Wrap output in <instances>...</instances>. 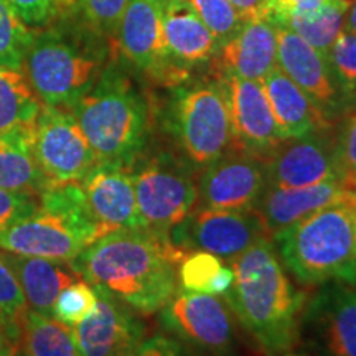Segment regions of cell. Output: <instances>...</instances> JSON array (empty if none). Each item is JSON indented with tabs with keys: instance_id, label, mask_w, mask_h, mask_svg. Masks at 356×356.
Listing matches in <instances>:
<instances>
[{
	"instance_id": "277c9868",
	"label": "cell",
	"mask_w": 356,
	"mask_h": 356,
	"mask_svg": "<svg viewBox=\"0 0 356 356\" xmlns=\"http://www.w3.org/2000/svg\"><path fill=\"white\" fill-rule=\"evenodd\" d=\"M282 264L305 286H356V238L348 202L312 213L273 234Z\"/></svg>"
},
{
	"instance_id": "2e32d148",
	"label": "cell",
	"mask_w": 356,
	"mask_h": 356,
	"mask_svg": "<svg viewBox=\"0 0 356 356\" xmlns=\"http://www.w3.org/2000/svg\"><path fill=\"white\" fill-rule=\"evenodd\" d=\"M266 188L264 162L239 150H229L204 167L198 180L203 207L218 210H254Z\"/></svg>"
},
{
	"instance_id": "5b68a950",
	"label": "cell",
	"mask_w": 356,
	"mask_h": 356,
	"mask_svg": "<svg viewBox=\"0 0 356 356\" xmlns=\"http://www.w3.org/2000/svg\"><path fill=\"white\" fill-rule=\"evenodd\" d=\"M102 238L81 184L55 185L40 195L32 216L0 229V249L22 256L73 261Z\"/></svg>"
},
{
	"instance_id": "8d00e7d4",
	"label": "cell",
	"mask_w": 356,
	"mask_h": 356,
	"mask_svg": "<svg viewBox=\"0 0 356 356\" xmlns=\"http://www.w3.org/2000/svg\"><path fill=\"white\" fill-rule=\"evenodd\" d=\"M38 208V195L0 188V229L32 216Z\"/></svg>"
},
{
	"instance_id": "603a6c76",
	"label": "cell",
	"mask_w": 356,
	"mask_h": 356,
	"mask_svg": "<svg viewBox=\"0 0 356 356\" xmlns=\"http://www.w3.org/2000/svg\"><path fill=\"white\" fill-rule=\"evenodd\" d=\"M0 257L15 275L29 309L43 315H51L53 305L63 289L83 279L71 261L22 256L2 249Z\"/></svg>"
},
{
	"instance_id": "ac0fdd59",
	"label": "cell",
	"mask_w": 356,
	"mask_h": 356,
	"mask_svg": "<svg viewBox=\"0 0 356 356\" xmlns=\"http://www.w3.org/2000/svg\"><path fill=\"white\" fill-rule=\"evenodd\" d=\"M95 310L73 332L83 356H126L139 348L144 327L136 312L101 287Z\"/></svg>"
},
{
	"instance_id": "e0dca14e",
	"label": "cell",
	"mask_w": 356,
	"mask_h": 356,
	"mask_svg": "<svg viewBox=\"0 0 356 356\" xmlns=\"http://www.w3.org/2000/svg\"><path fill=\"white\" fill-rule=\"evenodd\" d=\"M277 29V68L292 79L322 113L337 122L345 108L343 96L333 76L328 58L310 47L286 25Z\"/></svg>"
},
{
	"instance_id": "7bdbcfd3",
	"label": "cell",
	"mask_w": 356,
	"mask_h": 356,
	"mask_svg": "<svg viewBox=\"0 0 356 356\" xmlns=\"http://www.w3.org/2000/svg\"><path fill=\"white\" fill-rule=\"evenodd\" d=\"M19 333L0 322V356H15Z\"/></svg>"
},
{
	"instance_id": "7dc6e473",
	"label": "cell",
	"mask_w": 356,
	"mask_h": 356,
	"mask_svg": "<svg viewBox=\"0 0 356 356\" xmlns=\"http://www.w3.org/2000/svg\"><path fill=\"white\" fill-rule=\"evenodd\" d=\"M126 356H139V348H137L136 351H131V353L126 355Z\"/></svg>"
},
{
	"instance_id": "7402d4cb",
	"label": "cell",
	"mask_w": 356,
	"mask_h": 356,
	"mask_svg": "<svg viewBox=\"0 0 356 356\" xmlns=\"http://www.w3.org/2000/svg\"><path fill=\"white\" fill-rule=\"evenodd\" d=\"M353 190L346 188L343 181L330 180L312 186L299 188H273L267 186L262 193L254 213L270 238L277 231L300 221L312 213L332 207L337 203L348 202Z\"/></svg>"
},
{
	"instance_id": "7c38bea8",
	"label": "cell",
	"mask_w": 356,
	"mask_h": 356,
	"mask_svg": "<svg viewBox=\"0 0 356 356\" xmlns=\"http://www.w3.org/2000/svg\"><path fill=\"white\" fill-rule=\"evenodd\" d=\"M218 83L228 104L233 149L266 162L286 137L275 122L262 84L234 74H220Z\"/></svg>"
},
{
	"instance_id": "ffe728a7",
	"label": "cell",
	"mask_w": 356,
	"mask_h": 356,
	"mask_svg": "<svg viewBox=\"0 0 356 356\" xmlns=\"http://www.w3.org/2000/svg\"><path fill=\"white\" fill-rule=\"evenodd\" d=\"M220 74L262 81L277 66V29L267 17L244 20L228 42L220 44L216 55Z\"/></svg>"
},
{
	"instance_id": "8fae6325",
	"label": "cell",
	"mask_w": 356,
	"mask_h": 356,
	"mask_svg": "<svg viewBox=\"0 0 356 356\" xmlns=\"http://www.w3.org/2000/svg\"><path fill=\"white\" fill-rule=\"evenodd\" d=\"M269 238L264 226L251 211L200 208L172 229L170 239L178 248L200 249L218 257L234 259L261 239Z\"/></svg>"
},
{
	"instance_id": "6da1fadb",
	"label": "cell",
	"mask_w": 356,
	"mask_h": 356,
	"mask_svg": "<svg viewBox=\"0 0 356 356\" xmlns=\"http://www.w3.org/2000/svg\"><path fill=\"white\" fill-rule=\"evenodd\" d=\"M185 249L149 229H119L89 244L73 266L91 286L101 287L142 315L162 310L178 289Z\"/></svg>"
},
{
	"instance_id": "f1b7e54d",
	"label": "cell",
	"mask_w": 356,
	"mask_h": 356,
	"mask_svg": "<svg viewBox=\"0 0 356 356\" xmlns=\"http://www.w3.org/2000/svg\"><path fill=\"white\" fill-rule=\"evenodd\" d=\"M348 6V3H346ZM346 6L325 7L309 15L291 17L280 25H286L292 32H296L302 40H305L310 47L328 58V51L335 43L338 35L345 29ZM275 24V22H274Z\"/></svg>"
},
{
	"instance_id": "7a4b0ae2",
	"label": "cell",
	"mask_w": 356,
	"mask_h": 356,
	"mask_svg": "<svg viewBox=\"0 0 356 356\" xmlns=\"http://www.w3.org/2000/svg\"><path fill=\"white\" fill-rule=\"evenodd\" d=\"M231 267L234 282L225 297L236 317L269 355L291 351L299 343L305 299L293 289L273 239H261Z\"/></svg>"
},
{
	"instance_id": "8992f818",
	"label": "cell",
	"mask_w": 356,
	"mask_h": 356,
	"mask_svg": "<svg viewBox=\"0 0 356 356\" xmlns=\"http://www.w3.org/2000/svg\"><path fill=\"white\" fill-rule=\"evenodd\" d=\"M22 68L44 106L70 111L104 71V55L60 32L35 33Z\"/></svg>"
},
{
	"instance_id": "74e56055",
	"label": "cell",
	"mask_w": 356,
	"mask_h": 356,
	"mask_svg": "<svg viewBox=\"0 0 356 356\" xmlns=\"http://www.w3.org/2000/svg\"><path fill=\"white\" fill-rule=\"evenodd\" d=\"M346 3V0H267V19L279 24L291 17L309 15L325 7Z\"/></svg>"
},
{
	"instance_id": "d6986e66",
	"label": "cell",
	"mask_w": 356,
	"mask_h": 356,
	"mask_svg": "<svg viewBox=\"0 0 356 356\" xmlns=\"http://www.w3.org/2000/svg\"><path fill=\"white\" fill-rule=\"evenodd\" d=\"M81 188L102 236L142 228L132 170L97 165L81 181Z\"/></svg>"
},
{
	"instance_id": "c3c4849f",
	"label": "cell",
	"mask_w": 356,
	"mask_h": 356,
	"mask_svg": "<svg viewBox=\"0 0 356 356\" xmlns=\"http://www.w3.org/2000/svg\"><path fill=\"white\" fill-rule=\"evenodd\" d=\"M15 356H17V355H15Z\"/></svg>"
},
{
	"instance_id": "ba28073f",
	"label": "cell",
	"mask_w": 356,
	"mask_h": 356,
	"mask_svg": "<svg viewBox=\"0 0 356 356\" xmlns=\"http://www.w3.org/2000/svg\"><path fill=\"white\" fill-rule=\"evenodd\" d=\"M142 229L168 236L197 210L198 185L190 168L170 155H159L132 168Z\"/></svg>"
},
{
	"instance_id": "b9f144b4",
	"label": "cell",
	"mask_w": 356,
	"mask_h": 356,
	"mask_svg": "<svg viewBox=\"0 0 356 356\" xmlns=\"http://www.w3.org/2000/svg\"><path fill=\"white\" fill-rule=\"evenodd\" d=\"M233 282H234L233 267L222 264L221 270L218 273L216 277L213 279L211 286H210V289H208V293H210V296H216V297L226 296V293L229 292L231 286H233Z\"/></svg>"
},
{
	"instance_id": "836d02e7",
	"label": "cell",
	"mask_w": 356,
	"mask_h": 356,
	"mask_svg": "<svg viewBox=\"0 0 356 356\" xmlns=\"http://www.w3.org/2000/svg\"><path fill=\"white\" fill-rule=\"evenodd\" d=\"M222 262L220 257L211 252L195 249L193 252H186L178 266V282L181 291L208 293L213 279L221 270Z\"/></svg>"
},
{
	"instance_id": "44dd1931",
	"label": "cell",
	"mask_w": 356,
	"mask_h": 356,
	"mask_svg": "<svg viewBox=\"0 0 356 356\" xmlns=\"http://www.w3.org/2000/svg\"><path fill=\"white\" fill-rule=\"evenodd\" d=\"M162 37L168 60L186 79L191 70L211 61L220 48L188 0H162Z\"/></svg>"
},
{
	"instance_id": "cb8c5ba5",
	"label": "cell",
	"mask_w": 356,
	"mask_h": 356,
	"mask_svg": "<svg viewBox=\"0 0 356 356\" xmlns=\"http://www.w3.org/2000/svg\"><path fill=\"white\" fill-rule=\"evenodd\" d=\"M275 122L286 139H297L315 131L333 129L322 109L305 95L277 66L261 81Z\"/></svg>"
},
{
	"instance_id": "1f68e13d",
	"label": "cell",
	"mask_w": 356,
	"mask_h": 356,
	"mask_svg": "<svg viewBox=\"0 0 356 356\" xmlns=\"http://www.w3.org/2000/svg\"><path fill=\"white\" fill-rule=\"evenodd\" d=\"M328 63L343 96L345 106L356 99V35L341 30L328 51Z\"/></svg>"
},
{
	"instance_id": "30bf717a",
	"label": "cell",
	"mask_w": 356,
	"mask_h": 356,
	"mask_svg": "<svg viewBox=\"0 0 356 356\" xmlns=\"http://www.w3.org/2000/svg\"><path fill=\"white\" fill-rule=\"evenodd\" d=\"M302 338L318 356H356V286H320L302 309Z\"/></svg>"
},
{
	"instance_id": "52a82bcc",
	"label": "cell",
	"mask_w": 356,
	"mask_h": 356,
	"mask_svg": "<svg viewBox=\"0 0 356 356\" xmlns=\"http://www.w3.org/2000/svg\"><path fill=\"white\" fill-rule=\"evenodd\" d=\"M172 126L181 152L195 168L211 165L233 147V132L220 83H197L177 91Z\"/></svg>"
},
{
	"instance_id": "d590c367",
	"label": "cell",
	"mask_w": 356,
	"mask_h": 356,
	"mask_svg": "<svg viewBox=\"0 0 356 356\" xmlns=\"http://www.w3.org/2000/svg\"><path fill=\"white\" fill-rule=\"evenodd\" d=\"M29 310L25 296L15 275L0 257V322L19 333V322Z\"/></svg>"
},
{
	"instance_id": "ab89813d",
	"label": "cell",
	"mask_w": 356,
	"mask_h": 356,
	"mask_svg": "<svg viewBox=\"0 0 356 356\" xmlns=\"http://www.w3.org/2000/svg\"><path fill=\"white\" fill-rule=\"evenodd\" d=\"M139 356H186L185 351L170 338L157 335L142 341Z\"/></svg>"
},
{
	"instance_id": "5bb4252c",
	"label": "cell",
	"mask_w": 356,
	"mask_h": 356,
	"mask_svg": "<svg viewBox=\"0 0 356 356\" xmlns=\"http://www.w3.org/2000/svg\"><path fill=\"white\" fill-rule=\"evenodd\" d=\"M333 129L284 140L264 162L267 186L299 188L340 180Z\"/></svg>"
},
{
	"instance_id": "d4e9b609",
	"label": "cell",
	"mask_w": 356,
	"mask_h": 356,
	"mask_svg": "<svg viewBox=\"0 0 356 356\" xmlns=\"http://www.w3.org/2000/svg\"><path fill=\"white\" fill-rule=\"evenodd\" d=\"M33 132L35 127L0 136V188L38 197L50 188L35 159Z\"/></svg>"
},
{
	"instance_id": "4dcf8cb0",
	"label": "cell",
	"mask_w": 356,
	"mask_h": 356,
	"mask_svg": "<svg viewBox=\"0 0 356 356\" xmlns=\"http://www.w3.org/2000/svg\"><path fill=\"white\" fill-rule=\"evenodd\" d=\"M333 140L340 180L346 188L356 191V99L348 102L338 115Z\"/></svg>"
},
{
	"instance_id": "bcb514c9",
	"label": "cell",
	"mask_w": 356,
	"mask_h": 356,
	"mask_svg": "<svg viewBox=\"0 0 356 356\" xmlns=\"http://www.w3.org/2000/svg\"><path fill=\"white\" fill-rule=\"evenodd\" d=\"M279 356H310L305 353H297V351H286V353H280Z\"/></svg>"
},
{
	"instance_id": "e575fe53",
	"label": "cell",
	"mask_w": 356,
	"mask_h": 356,
	"mask_svg": "<svg viewBox=\"0 0 356 356\" xmlns=\"http://www.w3.org/2000/svg\"><path fill=\"white\" fill-rule=\"evenodd\" d=\"M203 24L215 35L218 44H222L238 32L243 19L229 0H188Z\"/></svg>"
},
{
	"instance_id": "9c48e42d",
	"label": "cell",
	"mask_w": 356,
	"mask_h": 356,
	"mask_svg": "<svg viewBox=\"0 0 356 356\" xmlns=\"http://www.w3.org/2000/svg\"><path fill=\"white\" fill-rule=\"evenodd\" d=\"M33 154L50 186L81 184L97 167L95 152L74 115L44 106L35 124Z\"/></svg>"
},
{
	"instance_id": "83f0119b",
	"label": "cell",
	"mask_w": 356,
	"mask_h": 356,
	"mask_svg": "<svg viewBox=\"0 0 356 356\" xmlns=\"http://www.w3.org/2000/svg\"><path fill=\"white\" fill-rule=\"evenodd\" d=\"M129 0H53L51 15L70 17L91 33L115 40Z\"/></svg>"
},
{
	"instance_id": "d6a6232c",
	"label": "cell",
	"mask_w": 356,
	"mask_h": 356,
	"mask_svg": "<svg viewBox=\"0 0 356 356\" xmlns=\"http://www.w3.org/2000/svg\"><path fill=\"white\" fill-rule=\"evenodd\" d=\"M97 304V292L88 280L79 279L61 291L53 305L51 315L60 322L74 327L95 310Z\"/></svg>"
},
{
	"instance_id": "4fadbf2b",
	"label": "cell",
	"mask_w": 356,
	"mask_h": 356,
	"mask_svg": "<svg viewBox=\"0 0 356 356\" xmlns=\"http://www.w3.org/2000/svg\"><path fill=\"white\" fill-rule=\"evenodd\" d=\"M115 43L129 63L155 81L168 86L186 81L167 56L162 37V0H129Z\"/></svg>"
},
{
	"instance_id": "f546056e",
	"label": "cell",
	"mask_w": 356,
	"mask_h": 356,
	"mask_svg": "<svg viewBox=\"0 0 356 356\" xmlns=\"http://www.w3.org/2000/svg\"><path fill=\"white\" fill-rule=\"evenodd\" d=\"M35 32L29 29L6 0H0V66L22 68Z\"/></svg>"
},
{
	"instance_id": "f6af8a7d",
	"label": "cell",
	"mask_w": 356,
	"mask_h": 356,
	"mask_svg": "<svg viewBox=\"0 0 356 356\" xmlns=\"http://www.w3.org/2000/svg\"><path fill=\"white\" fill-rule=\"evenodd\" d=\"M348 207L351 210V216H353V226H355V238H356V191H353L348 200Z\"/></svg>"
},
{
	"instance_id": "ee69618b",
	"label": "cell",
	"mask_w": 356,
	"mask_h": 356,
	"mask_svg": "<svg viewBox=\"0 0 356 356\" xmlns=\"http://www.w3.org/2000/svg\"><path fill=\"white\" fill-rule=\"evenodd\" d=\"M348 6H346L345 13V30L356 35V0H346Z\"/></svg>"
},
{
	"instance_id": "9a60e30c",
	"label": "cell",
	"mask_w": 356,
	"mask_h": 356,
	"mask_svg": "<svg viewBox=\"0 0 356 356\" xmlns=\"http://www.w3.org/2000/svg\"><path fill=\"white\" fill-rule=\"evenodd\" d=\"M162 310L168 330L191 345L213 355H226L233 346V320L220 297L180 291Z\"/></svg>"
},
{
	"instance_id": "3957f363",
	"label": "cell",
	"mask_w": 356,
	"mask_h": 356,
	"mask_svg": "<svg viewBox=\"0 0 356 356\" xmlns=\"http://www.w3.org/2000/svg\"><path fill=\"white\" fill-rule=\"evenodd\" d=\"M70 113L86 136L97 165L136 167L149 140L150 109L144 92L121 68L106 66Z\"/></svg>"
},
{
	"instance_id": "60d3db41",
	"label": "cell",
	"mask_w": 356,
	"mask_h": 356,
	"mask_svg": "<svg viewBox=\"0 0 356 356\" xmlns=\"http://www.w3.org/2000/svg\"><path fill=\"white\" fill-rule=\"evenodd\" d=\"M243 20L267 17V0H229Z\"/></svg>"
},
{
	"instance_id": "4316f807",
	"label": "cell",
	"mask_w": 356,
	"mask_h": 356,
	"mask_svg": "<svg viewBox=\"0 0 356 356\" xmlns=\"http://www.w3.org/2000/svg\"><path fill=\"white\" fill-rule=\"evenodd\" d=\"M42 108L22 68L0 66V136L33 129Z\"/></svg>"
},
{
	"instance_id": "f35d334b",
	"label": "cell",
	"mask_w": 356,
	"mask_h": 356,
	"mask_svg": "<svg viewBox=\"0 0 356 356\" xmlns=\"http://www.w3.org/2000/svg\"><path fill=\"white\" fill-rule=\"evenodd\" d=\"M26 25H40L51 17L53 0H6Z\"/></svg>"
},
{
	"instance_id": "484cf974",
	"label": "cell",
	"mask_w": 356,
	"mask_h": 356,
	"mask_svg": "<svg viewBox=\"0 0 356 356\" xmlns=\"http://www.w3.org/2000/svg\"><path fill=\"white\" fill-rule=\"evenodd\" d=\"M17 356H83L73 327L51 315L26 310L19 322Z\"/></svg>"
}]
</instances>
